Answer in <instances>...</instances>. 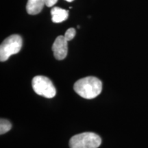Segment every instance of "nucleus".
Returning <instances> with one entry per match:
<instances>
[{"instance_id":"nucleus-3","label":"nucleus","mask_w":148,"mask_h":148,"mask_svg":"<svg viewBox=\"0 0 148 148\" xmlns=\"http://www.w3.org/2000/svg\"><path fill=\"white\" fill-rule=\"evenodd\" d=\"M22 44V38L18 34H12L5 38L0 46V60L4 62L12 55L19 52Z\"/></svg>"},{"instance_id":"nucleus-5","label":"nucleus","mask_w":148,"mask_h":148,"mask_svg":"<svg viewBox=\"0 0 148 148\" xmlns=\"http://www.w3.org/2000/svg\"><path fill=\"white\" fill-rule=\"evenodd\" d=\"M67 42L64 36H59L56 38L52 45V51L57 60H61L66 58L68 52Z\"/></svg>"},{"instance_id":"nucleus-1","label":"nucleus","mask_w":148,"mask_h":148,"mask_svg":"<svg viewBox=\"0 0 148 148\" xmlns=\"http://www.w3.org/2000/svg\"><path fill=\"white\" fill-rule=\"evenodd\" d=\"M74 90L84 99H91L97 97L102 90V83L95 77L88 76L77 80L74 84Z\"/></svg>"},{"instance_id":"nucleus-2","label":"nucleus","mask_w":148,"mask_h":148,"mask_svg":"<svg viewBox=\"0 0 148 148\" xmlns=\"http://www.w3.org/2000/svg\"><path fill=\"white\" fill-rule=\"evenodd\" d=\"M101 138L93 132H83L74 135L69 140L70 148H98Z\"/></svg>"},{"instance_id":"nucleus-7","label":"nucleus","mask_w":148,"mask_h":148,"mask_svg":"<svg viewBox=\"0 0 148 148\" xmlns=\"http://www.w3.org/2000/svg\"><path fill=\"white\" fill-rule=\"evenodd\" d=\"M51 21L53 23H62L67 19L69 16V12L64 9L60 8L59 7H53L51 10Z\"/></svg>"},{"instance_id":"nucleus-4","label":"nucleus","mask_w":148,"mask_h":148,"mask_svg":"<svg viewBox=\"0 0 148 148\" xmlns=\"http://www.w3.org/2000/svg\"><path fill=\"white\" fill-rule=\"evenodd\" d=\"M32 86L36 94L46 98H53L56 93V90L52 82L45 76H35L32 79Z\"/></svg>"},{"instance_id":"nucleus-10","label":"nucleus","mask_w":148,"mask_h":148,"mask_svg":"<svg viewBox=\"0 0 148 148\" xmlns=\"http://www.w3.org/2000/svg\"><path fill=\"white\" fill-rule=\"evenodd\" d=\"M58 0H45V4L47 7H52L57 3Z\"/></svg>"},{"instance_id":"nucleus-9","label":"nucleus","mask_w":148,"mask_h":148,"mask_svg":"<svg viewBox=\"0 0 148 148\" xmlns=\"http://www.w3.org/2000/svg\"><path fill=\"white\" fill-rule=\"evenodd\" d=\"M75 36V29L73 28V27H71V28L68 29L66 31L65 34H64V36L65 38V39L67 40V41H69V40H71Z\"/></svg>"},{"instance_id":"nucleus-11","label":"nucleus","mask_w":148,"mask_h":148,"mask_svg":"<svg viewBox=\"0 0 148 148\" xmlns=\"http://www.w3.org/2000/svg\"><path fill=\"white\" fill-rule=\"evenodd\" d=\"M65 1H68V2H71V1H73V0H65Z\"/></svg>"},{"instance_id":"nucleus-6","label":"nucleus","mask_w":148,"mask_h":148,"mask_svg":"<svg viewBox=\"0 0 148 148\" xmlns=\"http://www.w3.org/2000/svg\"><path fill=\"white\" fill-rule=\"evenodd\" d=\"M45 4V0H28L26 10L29 14L35 15L41 12Z\"/></svg>"},{"instance_id":"nucleus-8","label":"nucleus","mask_w":148,"mask_h":148,"mask_svg":"<svg viewBox=\"0 0 148 148\" xmlns=\"http://www.w3.org/2000/svg\"><path fill=\"white\" fill-rule=\"evenodd\" d=\"M12 127V125L10 123V121L4 119H1L0 121V134H3L9 130Z\"/></svg>"}]
</instances>
